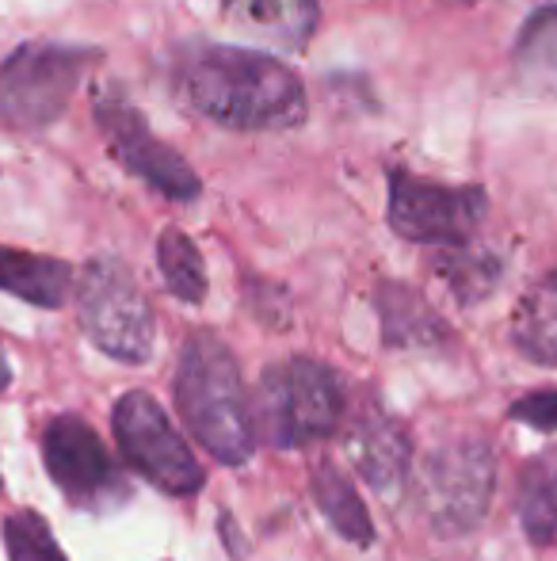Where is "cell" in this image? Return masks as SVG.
<instances>
[{"label":"cell","mask_w":557,"mask_h":561,"mask_svg":"<svg viewBox=\"0 0 557 561\" xmlns=\"http://www.w3.org/2000/svg\"><path fill=\"white\" fill-rule=\"evenodd\" d=\"M225 20L276 50H305L317 35V0H222Z\"/></svg>","instance_id":"12"},{"label":"cell","mask_w":557,"mask_h":561,"mask_svg":"<svg viewBox=\"0 0 557 561\" xmlns=\"http://www.w3.org/2000/svg\"><path fill=\"white\" fill-rule=\"evenodd\" d=\"M156 264H161L164 287L179 298V302H202L207 298V264H202V252L184 229H164L161 241H156Z\"/></svg>","instance_id":"20"},{"label":"cell","mask_w":557,"mask_h":561,"mask_svg":"<svg viewBox=\"0 0 557 561\" xmlns=\"http://www.w3.org/2000/svg\"><path fill=\"white\" fill-rule=\"evenodd\" d=\"M43 462L58 493L73 508L107 512L127 501V481L104 439L73 413L54 416L43 428Z\"/></svg>","instance_id":"9"},{"label":"cell","mask_w":557,"mask_h":561,"mask_svg":"<svg viewBox=\"0 0 557 561\" xmlns=\"http://www.w3.org/2000/svg\"><path fill=\"white\" fill-rule=\"evenodd\" d=\"M172 89L187 112L225 130H294L310 112L302 77L245 46H187L172 66Z\"/></svg>","instance_id":"1"},{"label":"cell","mask_w":557,"mask_h":561,"mask_svg":"<svg viewBox=\"0 0 557 561\" xmlns=\"http://www.w3.org/2000/svg\"><path fill=\"white\" fill-rule=\"evenodd\" d=\"M344 401H348L344 378L333 367L310 355H294L264 370L253 421L260 424V436L271 447L294 450L336 436L344 421Z\"/></svg>","instance_id":"3"},{"label":"cell","mask_w":557,"mask_h":561,"mask_svg":"<svg viewBox=\"0 0 557 561\" xmlns=\"http://www.w3.org/2000/svg\"><path fill=\"white\" fill-rule=\"evenodd\" d=\"M96 61L100 50L89 46L23 43L0 61V123L20 134L50 130Z\"/></svg>","instance_id":"4"},{"label":"cell","mask_w":557,"mask_h":561,"mask_svg":"<svg viewBox=\"0 0 557 561\" xmlns=\"http://www.w3.org/2000/svg\"><path fill=\"white\" fill-rule=\"evenodd\" d=\"M497 485V458L485 439H451L423 458L420 512L431 531L466 535L485 519Z\"/></svg>","instance_id":"6"},{"label":"cell","mask_w":557,"mask_h":561,"mask_svg":"<svg viewBox=\"0 0 557 561\" xmlns=\"http://www.w3.org/2000/svg\"><path fill=\"white\" fill-rule=\"evenodd\" d=\"M489 195L477 184H436L409 169L390 172V226L417 244H462L481 229Z\"/></svg>","instance_id":"8"},{"label":"cell","mask_w":557,"mask_h":561,"mask_svg":"<svg viewBox=\"0 0 557 561\" xmlns=\"http://www.w3.org/2000/svg\"><path fill=\"white\" fill-rule=\"evenodd\" d=\"M176 409L199 447L218 462L245 466L256 450V421L233 352L214 333H192L176 363Z\"/></svg>","instance_id":"2"},{"label":"cell","mask_w":557,"mask_h":561,"mask_svg":"<svg viewBox=\"0 0 557 561\" xmlns=\"http://www.w3.org/2000/svg\"><path fill=\"white\" fill-rule=\"evenodd\" d=\"M515 81L531 96L557 100V4L527 15L515 38Z\"/></svg>","instance_id":"17"},{"label":"cell","mask_w":557,"mask_h":561,"mask_svg":"<svg viewBox=\"0 0 557 561\" xmlns=\"http://www.w3.org/2000/svg\"><path fill=\"white\" fill-rule=\"evenodd\" d=\"M515 516L535 547L557 542V447H546L535 458H527L520 473Z\"/></svg>","instance_id":"16"},{"label":"cell","mask_w":557,"mask_h":561,"mask_svg":"<svg viewBox=\"0 0 557 561\" xmlns=\"http://www.w3.org/2000/svg\"><path fill=\"white\" fill-rule=\"evenodd\" d=\"M12 386V363H8V355H4V347H0V393Z\"/></svg>","instance_id":"23"},{"label":"cell","mask_w":557,"mask_h":561,"mask_svg":"<svg viewBox=\"0 0 557 561\" xmlns=\"http://www.w3.org/2000/svg\"><path fill=\"white\" fill-rule=\"evenodd\" d=\"M0 290L38 310H58L73 290V267L58 256H38V252L0 244Z\"/></svg>","instance_id":"13"},{"label":"cell","mask_w":557,"mask_h":561,"mask_svg":"<svg viewBox=\"0 0 557 561\" xmlns=\"http://www.w3.org/2000/svg\"><path fill=\"white\" fill-rule=\"evenodd\" d=\"M77 321L112 359L138 367L153 355V310L123 260L96 256L84 264L77 279Z\"/></svg>","instance_id":"5"},{"label":"cell","mask_w":557,"mask_h":561,"mask_svg":"<svg viewBox=\"0 0 557 561\" xmlns=\"http://www.w3.org/2000/svg\"><path fill=\"white\" fill-rule=\"evenodd\" d=\"M92 115H96L100 134H104L107 149L119 157L123 169L135 172L138 180H146L153 192H161L172 203L199 199L202 184L195 176V169L149 130L146 115L130 100H123L119 92H100L96 104H92Z\"/></svg>","instance_id":"10"},{"label":"cell","mask_w":557,"mask_h":561,"mask_svg":"<svg viewBox=\"0 0 557 561\" xmlns=\"http://www.w3.org/2000/svg\"><path fill=\"white\" fill-rule=\"evenodd\" d=\"M512 340L531 363L557 367V267L520 298L512 313Z\"/></svg>","instance_id":"15"},{"label":"cell","mask_w":557,"mask_h":561,"mask_svg":"<svg viewBox=\"0 0 557 561\" xmlns=\"http://www.w3.org/2000/svg\"><path fill=\"white\" fill-rule=\"evenodd\" d=\"M348 455L356 470L379 493H397L413 470V439L405 424L382 405H367L363 416L348 432Z\"/></svg>","instance_id":"11"},{"label":"cell","mask_w":557,"mask_h":561,"mask_svg":"<svg viewBox=\"0 0 557 561\" xmlns=\"http://www.w3.org/2000/svg\"><path fill=\"white\" fill-rule=\"evenodd\" d=\"M508 416L527 428H538V432H557V390H538V393H527L523 401H515L508 409Z\"/></svg>","instance_id":"22"},{"label":"cell","mask_w":557,"mask_h":561,"mask_svg":"<svg viewBox=\"0 0 557 561\" xmlns=\"http://www.w3.org/2000/svg\"><path fill=\"white\" fill-rule=\"evenodd\" d=\"M112 432L119 444L123 458L161 493L169 496H192L202 489V466L172 416L156 405V398L141 390H130L115 401Z\"/></svg>","instance_id":"7"},{"label":"cell","mask_w":557,"mask_h":561,"mask_svg":"<svg viewBox=\"0 0 557 561\" xmlns=\"http://www.w3.org/2000/svg\"><path fill=\"white\" fill-rule=\"evenodd\" d=\"M374 306L382 318V340L390 347H431L446 340V325L439 321V313L413 287L382 283Z\"/></svg>","instance_id":"14"},{"label":"cell","mask_w":557,"mask_h":561,"mask_svg":"<svg viewBox=\"0 0 557 561\" xmlns=\"http://www.w3.org/2000/svg\"><path fill=\"white\" fill-rule=\"evenodd\" d=\"M310 485H313V501H317L321 516L333 524V531L340 535V539L356 542V547H371L374 524L363 508V496H359L356 485L344 478L340 466L328 462V458H321V462L313 466Z\"/></svg>","instance_id":"18"},{"label":"cell","mask_w":557,"mask_h":561,"mask_svg":"<svg viewBox=\"0 0 557 561\" xmlns=\"http://www.w3.org/2000/svg\"><path fill=\"white\" fill-rule=\"evenodd\" d=\"M0 531H4V547L12 561H66L50 524L38 512H12L0 524Z\"/></svg>","instance_id":"21"},{"label":"cell","mask_w":557,"mask_h":561,"mask_svg":"<svg viewBox=\"0 0 557 561\" xmlns=\"http://www.w3.org/2000/svg\"><path fill=\"white\" fill-rule=\"evenodd\" d=\"M436 275L462 306H474L500 283V260L485 249H474L469 241L443 244V252L436 256Z\"/></svg>","instance_id":"19"}]
</instances>
